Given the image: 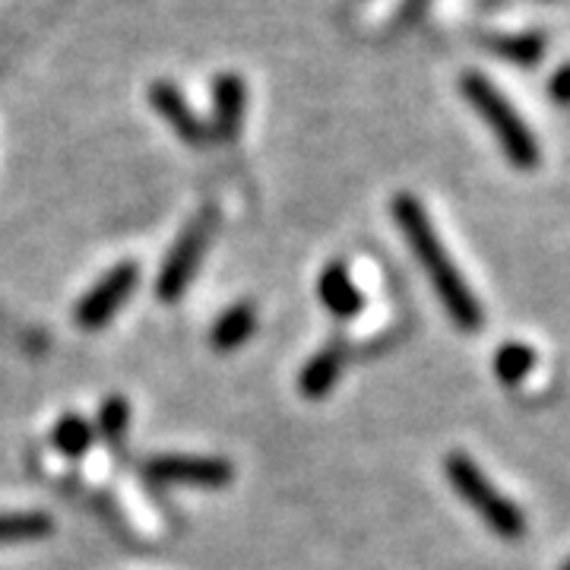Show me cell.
<instances>
[{
  "label": "cell",
  "mask_w": 570,
  "mask_h": 570,
  "mask_svg": "<svg viewBox=\"0 0 570 570\" xmlns=\"http://www.w3.org/2000/svg\"><path fill=\"white\" fill-rule=\"evenodd\" d=\"M247 86L238 73H219L213 82V134L216 140L232 142L245 130Z\"/></svg>",
  "instance_id": "cell-8"
},
{
  "label": "cell",
  "mask_w": 570,
  "mask_h": 570,
  "mask_svg": "<svg viewBox=\"0 0 570 570\" xmlns=\"http://www.w3.org/2000/svg\"><path fill=\"white\" fill-rule=\"evenodd\" d=\"M390 213H393V223L400 225V232L406 238L412 257L425 269L428 283L434 288V295L441 298V305L450 314V321L460 326V330H466V333L482 330V324H485L482 305L472 295V288L463 279V273L453 264V257L448 254L441 235L434 232V225L428 219V209L422 206V200L412 197V194H400V197H393Z\"/></svg>",
  "instance_id": "cell-1"
},
{
  "label": "cell",
  "mask_w": 570,
  "mask_h": 570,
  "mask_svg": "<svg viewBox=\"0 0 570 570\" xmlns=\"http://www.w3.org/2000/svg\"><path fill=\"white\" fill-rule=\"evenodd\" d=\"M460 92L494 134V140L501 146V153L508 156V163L520 171H532L542 159V153H539L535 137H532L530 124L520 118V111L508 102V96L489 77H482L475 70L460 77Z\"/></svg>",
  "instance_id": "cell-2"
},
{
  "label": "cell",
  "mask_w": 570,
  "mask_h": 570,
  "mask_svg": "<svg viewBox=\"0 0 570 570\" xmlns=\"http://www.w3.org/2000/svg\"><path fill=\"white\" fill-rule=\"evenodd\" d=\"M532 367H535V352L527 343H504L494 352V374L508 387H517L520 381H527Z\"/></svg>",
  "instance_id": "cell-14"
},
{
  "label": "cell",
  "mask_w": 570,
  "mask_h": 570,
  "mask_svg": "<svg viewBox=\"0 0 570 570\" xmlns=\"http://www.w3.org/2000/svg\"><path fill=\"white\" fill-rule=\"evenodd\" d=\"M444 472H448L453 491L482 517V523L491 532H498L501 539H520L527 532V513L501 494V489L491 482L472 456L450 453L444 460Z\"/></svg>",
  "instance_id": "cell-3"
},
{
  "label": "cell",
  "mask_w": 570,
  "mask_h": 570,
  "mask_svg": "<svg viewBox=\"0 0 570 570\" xmlns=\"http://www.w3.org/2000/svg\"><path fill=\"white\" fill-rule=\"evenodd\" d=\"M549 92L551 99L558 105H570V61L561 63L549 80Z\"/></svg>",
  "instance_id": "cell-17"
},
{
  "label": "cell",
  "mask_w": 570,
  "mask_h": 570,
  "mask_svg": "<svg viewBox=\"0 0 570 570\" xmlns=\"http://www.w3.org/2000/svg\"><path fill=\"white\" fill-rule=\"evenodd\" d=\"M149 105L159 111V118H163L187 146H206V142H209V127L197 118V111L187 105V99H184L181 89H178L175 82H153V86H149Z\"/></svg>",
  "instance_id": "cell-7"
},
{
  "label": "cell",
  "mask_w": 570,
  "mask_h": 570,
  "mask_svg": "<svg viewBox=\"0 0 570 570\" xmlns=\"http://www.w3.org/2000/svg\"><path fill=\"white\" fill-rule=\"evenodd\" d=\"M561 570H570V561H564V568H561Z\"/></svg>",
  "instance_id": "cell-19"
},
{
  "label": "cell",
  "mask_w": 570,
  "mask_h": 570,
  "mask_svg": "<svg viewBox=\"0 0 570 570\" xmlns=\"http://www.w3.org/2000/svg\"><path fill=\"white\" fill-rule=\"evenodd\" d=\"M317 292H321V302L326 305V311L336 314V317H355L362 311V305H365L358 285L352 283V276H348V269L343 264L326 266L324 273H321Z\"/></svg>",
  "instance_id": "cell-9"
},
{
  "label": "cell",
  "mask_w": 570,
  "mask_h": 570,
  "mask_svg": "<svg viewBox=\"0 0 570 570\" xmlns=\"http://www.w3.org/2000/svg\"><path fill=\"white\" fill-rule=\"evenodd\" d=\"M92 425L80 419V415H63L61 422L55 425L51 431V441H55V448L61 450L63 456H82L86 450L92 448Z\"/></svg>",
  "instance_id": "cell-15"
},
{
  "label": "cell",
  "mask_w": 570,
  "mask_h": 570,
  "mask_svg": "<svg viewBox=\"0 0 570 570\" xmlns=\"http://www.w3.org/2000/svg\"><path fill=\"white\" fill-rule=\"evenodd\" d=\"M140 283V269L137 264H118L115 269H108L99 283L92 285L77 305V324L82 330H102L118 311L124 302L130 298V292Z\"/></svg>",
  "instance_id": "cell-5"
},
{
  "label": "cell",
  "mask_w": 570,
  "mask_h": 570,
  "mask_svg": "<svg viewBox=\"0 0 570 570\" xmlns=\"http://www.w3.org/2000/svg\"><path fill=\"white\" fill-rule=\"evenodd\" d=\"M127 422H130V406H127V400L121 396H111V400H105L102 409H99V431H102V438H108L111 444H118L124 438V431H127Z\"/></svg>",
  "instance_id": "cell-16"
},
{
  "label": "cell",
  "mask_w": 570,
  "mask_h": 570,
  "mask_svg": "<svg viewBox=\"0 0 570 570\" xmlns=\"http://www.w3.org/2000/svg\"><path fill=\"white\" fill-rule=\"evenodd\" d=\"M491 51L517 67H535L546 58L549 41L542 32H513V36H489L485 39Z\"/></svg>",
  "instance_id": "cell-11"
},
{
  "label": "cell",
  "mask_w": 570,
  "mask_h": 570,
  "mask_svg": "<svg viewBox=\"0 0 570 570\" xmlns=\"http://www.w3.org/2000/svg\"><path fill=\"white\" fill-rule=\"evenodd\" d=\"M257 326V314L250 305H235L225 311L223 317L216 321L213 333H209V343L216 352H232V348H242L250 340Z\"/></svg>",
  "instance_id": "cell-12"
},
{
  "label": "cell",
  "mask_w": 570,
  "mask_h": 570,
  "mask_svg": "<svg viewBox=\"0 0 570 570\" xmlns=\"http://www.w3.org/2000/svg\"><path fill=\"white\" fill-rule=\"evenodd\" d=\"M55 520L41 510H17V513H0V546L3 542H29L51 535Z\"/></svg>",
  "instance_id": "cell-13"
},
{
  "label": "cell",
  "mask_w": 570,
  "mask_h": 570,
  "mask_svg": "<svg viewBox=\"0 0 570 570\" xmlns=\"http://www.w3.org/2000/svg\"><path fill=\"white\" fill-rule=\"evenodd\" d=\"M146 475L153 482L168 485H200V489H223L232 482L235 469L219 456H187V453H168L146 463Z\"/></svg>",
  "instance_id": "cell-6"
},
{
  "label": "cell",
  "mask_w": 570,
  "mask_h": 570,
  "mask_svg": "<svg viewBox=\"0 0 570 570\" xmlns=\"http://www.w3.org/2000/svg\"><path fill=\"white\" fill-rule=\"evenodd\" d=\"M343 348L340 346H326L321 348L305 367H302V377H298V387L305 393L307 400H324L326 393L333 390V384L340 381L343 374Z\"/></svg>",
  "instance_id": "cell-10"
},
{
  "label": "cell",
  "mask_w": 570,
  "mask_h": 570,
  "mask_svg": "<svg viewBox=\"0 0 570 570\" xmlns=\"http://www.w3.org/2000/svg\"><path fill=\"white\" fill-rule=\"evenodd\" d=\"M216 232V213L213 209H204L194 223L187 225L181 232V238L175 242V247L168 250L163 269H159V283H156V295L163 302H178L187 285L194 283L197 269H200V261H204L206 245Z\"/></svg>",
  "instance_id": "cell-4"
},
{
  "label": "cell",
  "mask_w": 570,
  "mask_h": 570,
  "mask_svg": "<svg viewBox=\"0 0 570 570\" xmlns=\"http://www.w3.org/2000/svg\"><path fill=\"white\" fill-rule=\"evenodd\" d=\"M431 0H403V7H400V20L396 26H412V22L419 20L422 13H425V7Z\"/></svg>",
  "instance_id": "cell-18"
}]
</instances>
